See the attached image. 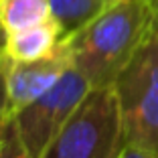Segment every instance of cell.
Segmentation results:
<instances>
[{
    "label": "cell",
    "instance_id": "3",
    "mask_svg": "<svg viewBox=\"0 0 158 158\" xmlns=\"http://www.w3.org/2000/svg\"><path fill=\"white\" fill-rule=\"evenodd\" d=\"M124 126L114 85L91 87L41 158H120Z\"/></svg>",
    "mask_w": 158,
    "mask_h": 158
},
{
    "label": "cell",
    "instance_id": "6",
    "mask_svg": "<svg viewBox=\"0 0 158 158\" xmlns=\"http://www.w3.org/2000/svg\"><path fill=\"white\" fill-rule=\"evenodd\" d=\"M65 33L57 19L2 37V61H37L59 49Z\"/></svg>",
    "mask_w": 158,
    "mask_h": 158
},
{
    "label": "cell",
    "instance_id": "10",
    "mask_svg": "<svg viewBox=\"0 0 158 158\" xmlns=\"http://www.w3.org/2000/svg\"><path fill=\"white\" fill-rule=\"evenodd\" d=\"M6 116V89H4V67H2V35H0V122Z\"/></svg>",
    "mask_w": 158,
    "mask_h": 158
},
{
    "label": "cell",
    "instance_id": "12",
    "mask_svg": "<svg viewBox=\"0 0 158 158\" xmlns=\"http://www.w3.org/2000/svg\"><path fill=\"white\" fill-rule=\"evenodd\" d=\"M152 2H154V4H156V8H158V0H152Z\"/></svg>",
    "mask_w": 158,
    "mask_h": 158
},
{
    "label": "cell",
    "instance_id": "9",
    "mask_svg": "<svg viewBox=\"0 0 158 158\" xmlns=\"http://www.w3.org/2000/svg\"><path fill=\"white\" fill-rule=\"evenodd\" d=\"M0 158H35L24 146L10 112H6L4 120L0 122Z\"/></svg>",
    "mask_w": 158,
    "mask_h": 158
},
{
    "label": "cell",
    "instance_id": "7",
    "mask_svg": "<svg viewBox=\"0 0 158 158\" xmlns=\"http://www.w3.org/2000/svg\"><path fill=\"white\" fill-rule=\"evenodd\" d=\"M53 19L51 0H0V35L19 33L23 28Z\"/></svg>",
    "mask_w": 158,
    "mask_h": 158
},
{
    "label": "cell",
    "instance_id": "11",
    "mask_svg": "<svg viewBox=\"0 0 158 158\" xmlns=\"http://www.w3.org/2000/svg\"><path fill=\"white\" fill-rule=\"evenodd\" d=\"M120 158H158V156L148 152V150H144V148H138V146H126L122 150Z\"/></svg>",
    "mask_w": 158,
    "mask_h": 158
},
{
    "label": "cell",
    "instance_id": "2",
    "mask_svg": "<svg viewBox=\"0 0 158 158\" xmlns=\"http://www.w3.org/2000/svg\"><path fill=\"white\" fill-rule=\"evenodd\" d=\"M126 146L158 156V19L114 79Z\"/></svg>",
    "mask_w": 158,
    "mask_h": 158
},
{
    "label": "cell",
    "instance_id": "8",
    "mask_svg": "<svg viewBox=\"0 0 158 158\" xmlns=\"http://www.w3.org/2000/svg\"><path fill=\"white\" fill-rule=\"evenodd\" d=\"M110 2L114 0H51V8L57 23L63 27V33L69 35L89 23Z\"/></svg>",
    "mask_w": 158,
    "mask_h": 158
},
{
    "label": "cell",
    "instance_id": "5",
    "mask_svg": "<svg viewBox=\"0 0 158 158\" xmlns=\"http://www.w3.org/2000/svg\"><path fill=\"white\" fill-rule=\"evenodd\" d=\"M6 89V112L16 114L27 103L51 89L71 67L63 41L53 55L37 61H2Z\"/></svg>",
    "mask_w": 158,
    "mask_h": 158
},
{
    "label": "cell",
    "instance_id": "13",
    "mask_svg": "<svg viewBox=\"0 0 158 158\" xmlns=\"http://www.w3.org/2000/svg\"><path fill=\"white\" fill-rule=\"evenodd\" d=\"M2 120H4V118H2Z\"/></svg>",
    "mask_w": 158,
    "mask_h": 158
},
{
    "label": "cell",
    "instance_id": "1",
    "mask_svg": "<svg viewBox=\"0 0 158 158\" xmlns=\"http://www.w3.org/2000/svg\"><path fill=\"white\" fill-rule=\"evenodd\" d=\"M158 19L152 0H114L89 23L63 37L71 65L91 87L112 85Z\"/></svg>",
    "mask_w": 158,
    "mask_h": 158
},
{
    "label": "cell",
    "instance_id": "4",
    "mask_svg": "<svg viewBox=\"0 0 158 158\" xmlns=\"http://www.w3.org/2000/svg\"><path fill=\"white\" fill-rule=\"evenodd\" d=\"M89 89L91 83L87 77L71 65L51 89L12 114L20 138L35 158L43 156Z\"/></svg>",
    "mask_w": 158,
    "mask_h": 158
}]
</instances>
